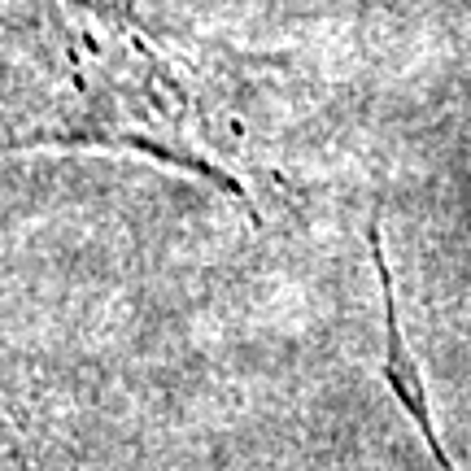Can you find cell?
Returning a JSON list of instances; mask_svg holds the SVG:
<instances>
[{"label": "cell", "instance_id": "obj_1", "mask_svg": "<svg viewBox=\"0 0 471 471\" xmlns=\"http://www.w3.org/2000/svg\"><path fill=\"white\" fill-rule=\"evenodd\" d=\"M48 144L227 179L188 66L131 0H0V153Z\"/></svg>", "mask_w": 471, "mask_h": 471}, {"label": "cell", "instance_id": "obj_2", "mask_svg": "<svg viewBox=\"0 0 471 471\" xmlns=\"http://www.w3.org/2000/svg\"><path fill=\"white\" fill-rule=\"evenodd\" d=\"M0 471H62L48 441V419L22 384L0 376Z\"/></svg>", "mask_w": 471, "mask_h": 471}, {"label": "cell", "instance_id": "obj_3", "mask_svg": "<svg viewBox=\"0 0 471 471\" xmlns=\"http://www.w3.org/2000/svg\"><path fill=\"white\" fill-rule=\"evenodd\" d=\"M388 319H397V301H384V332H388V354H384V376L392 384V392H397V402L406 406L410 414V424L419 428V436L428 441V450L436 458L441 471H458L450 463V454H445V445L436 436V424H432V414H428V397H424V380H419V362L410 358L406 349V336H402V323H388Z\"/></svg>", "mask_w": 471, "mask_h": 471}]
</instances>
